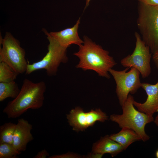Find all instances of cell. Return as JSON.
Returning <instances> with one entry per match:
<instances>
[{"instance_id":"cell-12","label":"cell","mask_w":158,"mask_h":158,"mask_svg":"<svg viewBox=\"0 0 158 158\" xmlns=\"http://www.w3.org/2000/svg\"><path fill=\"white\" fill-rule=\"evenodd\" d=\"M80 23V18L74 25L58 32H51L50 35L61 46L68 48L71 44L80 46L84 42L79 37L78 29Z\"/></svg>"},{"instance_id":"cell-2","label":"cell","mask_w":158,"mask_h":158,"mask_svg":"<svg viewBox=\"0 0 158 158\" xmlns=\"http://www.w3.org/2000/svg\"><path fill=\"white\" fill-rule=\"evenodd\" d=\"M46 90V85L43 81L35 83L27 79L23 82L18 96L8 102L3 112L8 118H16L28 109H38L43 106Z\"/></svg>"},{"instance_id":"cell-19","label":"cell","mask_w":158,"mask_h":158,"mask_svg":"<svg viewBox=\"0 0 158 158\" xmlns=\"http://www.w3.org/2000/svg\"><path fill=\"white\" fill-rule=\"evenodd\" d=\"M140 3L145 5L151 6H158V0H137Z\"/></svg>"},{"instance_id":"cell-24","label":"cell","mask_w":158,"mask_h":158,"mask_svg":"<svg viewBox=\"0 0 158 158\" xmlns=\"http://www.w3.org/2000/svg\"><path fill=\"white\" fill-rule=\"evenodd\" d=\"M156 156L157 158H158V149L157 150L156 152Z\"/></svg>"},{"instance_id":"cell-8","label":"cell","mask_w":158,"mask_h":158,"mask_svg":"<svg viewBox=\"0 0 158 158\" xmlns=\"http://www.w3.org/2000/svg\"><path fill=\"white\" fill-rule=\"evenodd\" d=\"M135 46L133 53L123 58L121 64L125 68H134L140 73L143 78L148 77L151 72V54L149 47L142 40L139 33L135 32Z\"/></svg>"},{"instance_id":"cell-11","label":"cell","mask_w":158,"mask_h":158,"mask_svg":"<svg viewBox=\"0 0 158 158\" xmlns=\"http://www.w3.org/2000/svg\"><path fill=\"white\" fill-rule=\"evenodd\" d=\"M32 125L27 120L21 118L18 120L13 138V145L21 152L25 151L28 144L32 141L33 137L31 133Z\"/></svg>"},{"instance_id":"cell-15","label":"cell","mask_w":158,"mask_h":158,"mask_svg":"<svg viewBox=\"0 0 158 158\" xmlns=\"http://www.w3.org/2000/svg\"><path fill=\"white\" fill-rule=\"evenodd\" d=\"M20 90L18 84L15 81L0 82V101L2 102L9 97L15 99Z\"/></svg>"},{"instance_id":"cell-3","label":"cell","mask_w":158,"mask_h":158,"mask_svg":"<svg viewBox=\"0 0 158 158\" xmlns=\"http://www.w3.org/2000/svg\"><path fill=\"white\" fill-rule=\"evenodd\" d=\"M133 97L129 94L127 98L121 106L123 112L121 114H113L110 116V119L117 123L121 128L126 127L134 130L144 142L147 141L149 136L145 130L146 125L154 122L153 116L147 115L135 108Z\"/></svg>"},{"instance_id":"cell-23","label":"cell","mask_w":158,"mask_h":158,"mask_svg":"<svg viewBox=\"0 0 158 158\" xmlns=\"http://www.w3.org/2000/svg\"><path fill=\"white\" fill-rule=\"evenodd\" d=\"M86 1V5L85 7V8L89 5V2L91 0H85Z\"/></svg>"},{"instance_id":"cell-17","label":"cell","mask_w":158,"mask_h":158,"mask_svg":"<svg viewBox=\"0 0 158 158\" xmlns=\"http://www.w3.org/2000/svg\"><path fill=\"white\" fill-rule=\"evenodd\" d=\"M19 75L12 67L6 63L0 62V82L15 81Z\"/></svg>"},{"instance_id":"cell-9","label":"cell","mask_w":158,"mask_h":158,"mask_svg":"<svg viewBox=\"0 0 158 158\" xmlns=\"http://www.w3.org/2000/svg\"><path fill=\"white\" fill-rule=\"evenodd\" d=\"M66 118L73 130L77 132L85 130L97 121L103 122L108 119L107 114L100 109L86 112L79 107L72 109Z\"/></svg>"},{"instance_id":"cell-14","label":"cell","mask_w":158,"mask_h":158,"mask_svg":"<svg viewBox=\"0 0 158 158\" xmlns=\"http://www.w3.org/2000/svg\"><path fill=\"white\" fill-rule=\"evenodd\" d=\"M112 140L119 144L123 150L134 142L141 140L139 135L133 130L130 128L123 127L118 133L109 135Z\"/></svg>"},{"instance_id":"cell-21","label":"cell","mask_w":158,"mask_h":158,"mask_svg":"<svg viewBox=\"0 0 158 158\" xmlns=\"http://www.w3.org/2000/svg\"><path fill=\"white\" fill-rule=\"evenodd\" d=\"M153 59L157 69H158V50L153 54Z\"/></svg>"},{"instance_id":"cell-18","label":"cell","mask_w":158,"mask_h":158,"mask_svg":"<svg viewBox=\"0 0 158 158\" xmlns=\"http://www.w3.org/2000/svg\"><path fill=\"white\" fill-rule=\"evenodd\" d=\"M21 153L12 144L0 143V158H17Z\"/></svg>"},{"instance_id":"cell-5","label":"cell","mask_w":158,"mask_h":158,"mask_svg":"<svg viewBox=\"0 0 158 158\" xmlns=\"http://www.w3.org/2000/svg\"><path fill=\"white\" fill-rule=\"evenodd\" d=\"M43 30L49 42L48 52L41 60L31 64H28L26 75L30 74L36 71L44 69L48 75H55L60 64L66 63L68 61L66 54L67 48L60 45L46 30Z\"/></svg>"},{"instance_id":"cell-16","label":"cell","mask_w":158,"mask_h":158,"mask_svg":"<svg viewBox=\"0 0 158 158\" xmlns=\"http://www.w3.org/2000/svg\"><path fill=\"white\" fill-rule=\"evenodd\" d=\"M16 124L11 122L6 123L0 127V143L13 145V138Z\"/></svg>"},{"instance_id":"cell-1","label":"cell","mask_w":158,"mask_h":158,"mask_svg":"<svg viewBox=\"0 0 158 158\" xmlns=\"http://www.w3.org/2000/svg\"><path fill=\"white\" fill-rule=\"evenodd\" d=\"M83 38V43L73 54L80 60L76 68L93 71L99 76L109 79V71L116 64V62L107 51L88 37L84 36Z\"/></svg>"},{"instance_id":"cell-7","label":"cell","mask_w":158,"mask_h":158,"mask_svg":"<svg viewBox=\"0 0 158 158\" xmlns=\"http://www.w3.org/2000/svg\"><path fill=\"white\" fill-rule=\"evenodd\" d=\"M129 68H126L121 71L111 68L109 71L116 83V92L121 106L126 100L129 93L134 94L141 87L140 72L134 68H131L127 72Z\"/></svg>"},{"instance_id":"cell-4","label":"cell","mask_w":158,"mask_h":158,"mask_svg":"<svg viewBox=\"0 0 158 158\" xmlns=\"http://www.w3.org/2000/svg\"><path fill=\"white\" fill-rule=\"evenodd\" d=\"M140 4L138 28L142 40L153 54L158 50V6Z\"/></svg>"},{"instance_id":"cell-20","label":"cell","mask_w":158,"mask_h":158,"mask_svg":"<svg viewBox=\"0 0 158 158\" xmlns=\"http://www.w3.org/2000/svg\"><path fill=\"white\" fill-rule=\"evenodd\" d=\"M49 153L47 150L44 149L39 152L33 157L34 158H46L49 156Z\"/></svg>"},{"instance_id":"cell-6","label":"cell","mask_w":158,"mask_h":158,"mask_svg":"<svg viewBox=\"0 0 158 158\" xmlns=\"http://www.w3.org/2000/svg\"><path fill=\"white\" fill-rule=\"evenodd\" d=\"M1 36L0 44L2 47L0 49V62L6 63L19 74L25 72L28 63L25 59V50L19 41L9 32H6L4 38Z\"/></svg>"},{"instance_id":"cell-10","label":"cell","mask_w":158,"mask_h":158,"mask_svg":"<svg viewBox=\"0 0 158 158\" xmlns=\"http://www.w3.org/2000/svg\"><path fill=\"white\" fill-rule=\"evenodd\" d=\"M141 87L147 94V99L143 103L134 100L133 105L139 111L153 116L154 113L158 112V81L154 85L147 83H141Z\"/></svg>"},{"instance_id":"cell-13","label":"cell","mask_w":158,"mask_h":158,"mask_svg":"<svg viewBox=\"0 0 158 158\" xmlns=\"http://www.w3.org/2000/svg\"><path fill=\"white\" fill-rule=\"evenodd\" d=\"M123 150L119 144L111 139L109 135H107L93 144L92 152L93 155L101 157L105 153L109 154L113 157Z\"/></svg>"},{"instance_id":"cell-22","label":"cell","mask_w":158,"mask_h":158,"mask_svg":"<svg viewBox=\"0 0 158 158\" xmlns=\"http://www.w3.org/2000/svg\"><path fill=\"white\" fill-rule=\"evenodd\" d=\"M154 122L156 125L158 127V112L157 115L154 119Z\"/></svg>"}]
</instances>
